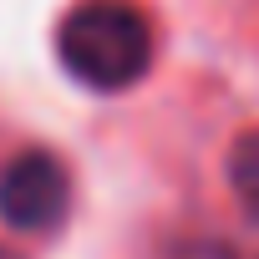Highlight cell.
<instances>
[{
  "label": "cell",
  "mask_w": 259,
  "mask_h": 259,
  "mask_svg": "<svg viewBox=\"0 0 259 259\" xmlns=\"http://www.w3.org/2000/svg\"><path fill=\"white\" fill-rule=\"evenodd\" d=\"M61 66L92 92H127L153 71V26L133 0H81L56 26Z\"/></svg>",
  "instance_id": "cell-1"
},
{
  "label": "cell",
  "mask_w": 259,
  "mask_h": 259,
  "mask_svg": "<svg viewBox=\"0 0 259 259\" xmlns=\"http://www.w3.org/2000/svg\"><path fill=\"white\" fill-rule=\"evenodd\" d=\"M71 208V173L56 153L26 148L0 168V219L16 234H46Z\"/></svg>",
  "instance_id": "cell-2"
},
{
  "label": "cell",
  "mask_w": 259,
  "mask_h": 259,
  "mask_svg": "<svg viewBox=\"0 0 259 259\" xmlns=\"http://www.w3.org/2000/svg\"><path fill=\"white\" fill-rule=\"evenodd\" d=\"M224 173H229V188H234L244 219L259 224V127H249V133L234 138V148L224 158Z\"/></svg>",
  "instance_id": "cell-3"
},
{
  "label": "cell",
  "mask_w": 259,
  "mask_h": 259,
  "mask_svg": "<svg viewBox=\"0 0 259 259\" xmlns=\"http://www.w3.org/2000/svg\"><path fill=\"white\" fill-rule=\"evenodd\" d=\"M0 259H26V254H16V249H6V244H0Z\"/></svg>",
  "instance_id": "cell-4"
}]
</instances>
